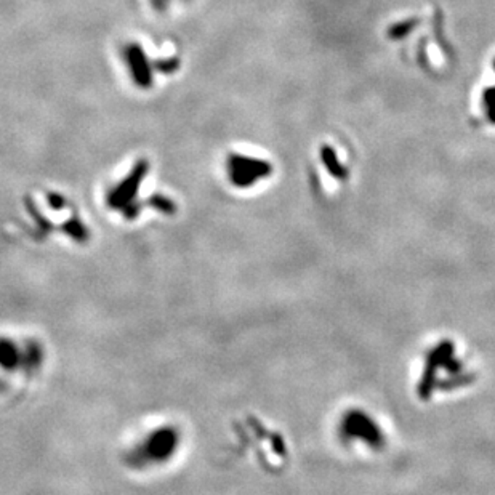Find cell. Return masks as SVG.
<instances>
[{
	"instance_id": "obj_1",
	"label": "cell",
	"mask_w": 495,
	"mask_h": 495,
	"mask_svg": "<svg viewBox=\"0 0 495 495\" xmlns=\"http://www.w3.org/2000/svg\"><path fill=\"white\" fill-rule=\"evenodd\" d=\"M340 433L347 440L366 442L375 449H380V444H384V435H381L379 425L374 422V418L361 410L349 412L342 420Z\"/></svg>"
},
{
	"instance_id": "obj_2",
	"label": "cell",
	"mask_w": 495,
	"mask_h": 495,
	"mask_svg": "<svg viewBox=\"0 0 495 495\" xmlns=\"http://www.w3.org/2000/svg\"><path fill=\"white\" fill-rule=\"evenodd\" d=\"M178 444V435L172 428H161L149 435L140 449L135 450L136 462L143 463H158L164 462L173 454Z\"/></svg>"
}]
</instances>
